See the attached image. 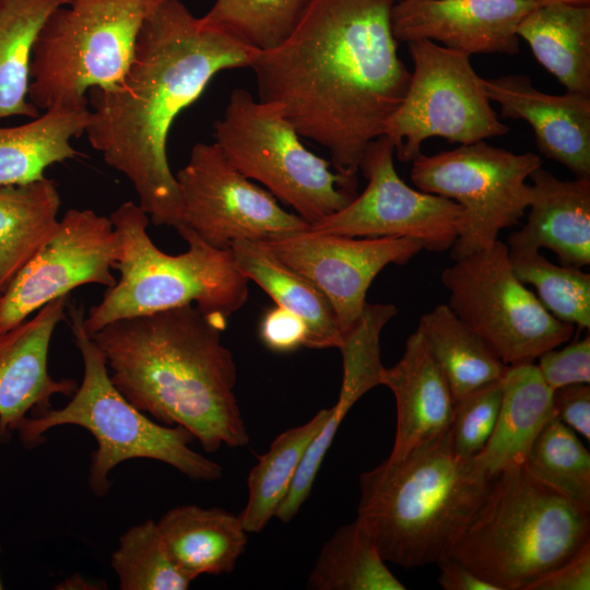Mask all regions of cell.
Here are the masks:
<instances>
[{"label": "cell", "mask_w": 590, "mask_h": 590, "mask_svg": "<svg viewBox=\"0 0 590 590\" xmlns=\"http://www.w3.org/2000/svg\"><path fill=\"white\" fill-rule=\"evenodd\" d=\"M70 295L56 298L32 317L0 333V441H8L28 417L50 410L56 394L72 396L73 379H55L48 355L56 327L67 318Z\"/></svg>", "instance_id": "18"}, {"label": "cell", "mask_w": 590, "mask_h": 590, "mask_svg": "<svg viewBox=\"0 0 590 590\" xmlns=\"http://www.w3.org/2000/svg\"><path fill=\"white\" fill-rule=\"evenodd\" d=\"M312 590H404L386 566L373 539L355 521L340 527L323 544L308 576Z\"/></svg>", "instance_id": "32"}, {"label": "cell", "mask_w": 590, "mask_h": 590, "mask_svg": "<svg viewBox=\"0 0 590 590\" xmlns=\"http://www.w3.org/2000/svg\"><path fill=\"white\" fill-rule=\"evenodd\" d=\"M500 380L479 387L453 401L449 437L458 456L473 458L489 440L502 402Z\"/></svg>", "instance_id": "37"}, {"label": "cell", "mask_w": 590, "mask_h": 590, "mask_svg": "<svg viewBox=\"0 0 590 590\" xmlns=\"http://www.w3.org/2000/svg\"><path fill=\"white\" fill-rule=\"evenodd\" d=\"M485 94L504 118L527 121L540 152L577 178L590 177V95L544 93L527 75L484 79Z\"/></svg>", "instance_id": "19"}, {"label": "cell", "mask_w": 590, "mask_h": 590, "mask_svg": "<svg viewBox=\"0 0 590 590\" xmlns=\"http://www.w3.org/2000/svg\"><path fill=\"white\" fill-rule=\"evenodd\" d=\"M220 322L193 305L116 320L92 335L116 388L164 425L189 430L206 452L244 447L237 368Z\"/></svg>", "instance_id": "3"}, {"label": "cell", "mask_w": 590, "mask_h": 590, "mask_svg": "<svg viewBox=\"0 0 590 590\" xmlns=\"http://www.w3.org/2000/svg\"><path fill=\"white\" fill-rule=\"evenodd\" d=\"M109 219L120 238L116 269L120 278L84 317L93 335L119 319L193 305L226 327V320L244 306L248 279L241 274L231 248H216L190 227L176 228L188 249L168 255L148 234L149 216L138 203H121Z\"/></svg>", "instance_id": "6"}, {"label": "cell", "mask_w": 590, "mask_h": 590, "mask_svg": "<svg viewBox=\"0 0 590 590\" xmlns=\"http://www.w3.org/2000/svg\"><path fill=\"white\" fill-rule=\"evenodd\" d=\"M538 4L529 0H401L391 9L397 42L427 39L473 54L519 51L517 26Z\"/></svg>", "instance_id": "17"}, {"label": "cell", "mask_w": 590, "mask_h": 590, "mask_svg": "<svg viewBox=\"0 0 590 590\" xmlns=\"http://www.w3.org/2000/svg\"><path fill=\"white\" fill-rule=\"evenodd\" d=\"M538 5L551 3L590 4V0H529Z\"/></svg>", "instance_id": "44"}, {"label": "cell", "mask_w": 590, "mask_h": 590, "mask_svg": "<svg viewBox=\"0 0 590 590\" xmlns=\"http://www.w3.org/2000/svg\"><path fill=\"white\" fill-rule=\"evenodd\" d=\"M590 543V509L530 475L497 474L449 556L498 590H531Z\"/></svg>", "instance_id": "5"}, {"label": "cell", "mask_w": 590, "mask_h": 590, "mask_svg": "<svg viewBox=\"0 0 590 590\" xmlns=\"http://www.w3.org/2000/svg\"><path fill=\"white\" fill-rule=\"evenodd\" d=\"M60 196L44 177L0 186V295L58 226Z\"/></svg>", "instance_id": "28"}, {"label": "cell", "mask_w": 590, "mask_h": 590, "mask_svg": "<svg viewBox=\"0 0 590 590\" xmlns=\"http://www.w3.org/2000/svg\"><path fill=\"white\" fill-rule=\"evenodd\" d=\"M184 224L216 248L236 240L269 241L310 228L267 189L245 177L213 143H196L176 175Z\"/></svg>", "instance_id": "13"}, {"label": "cell", "mask_w": 590, "mask_h": 590, "mask_svg": "<svg viewBox=\"0 0 590 590\" xmlns=\"http://www.w3.org/2000/svg\"><path fill=\"white\" fill-rule=\"evenodd\" d=\"M502 402L494 432L474 458L492 476L522 465L541 430L555 416L554 390L534 363L511 365L502 378Z\"/></svg>", "instance_id": "23"}, {"label": "cell", "mask_w": 590, "mask_h": 590, "mask_svg": "<svg viewBox=\"0 0 590 590\" xmlns=\"http://www.w3.org/2000/svg\"><path fill=\"white\" fill-rule=\"evenodd\" d=\"M494 479L474 457L455 452L448 430L363 472L356 520L386 562L404 568L437 564L449 556Z\"/></svg>", "instance_id": "4"}, {"label": "cell", "mask_w": 590, "mask_h": 590, "mask_svg": "<svg viewBox=\"0 0 590 590\" xmlns=\"http://www.w3.org/2000/svg\"><path fill=\"white\" fill-rule=\"evenodd\" d=\"M340 351L343 357V378L339 399L329 409L324 424L307 448L293 483L275 514L284 523L295 518L309 497L326 453L347 412L363 394L380 385L384 366L377 340L368 335H354L345 341Z\"/></svg>", "instance_id": "27"}, {"label": "cell", "mask_w": 590, "mask_h": 590, "mask_svg": "<svg viewBox=\"0 0 590 590\" xmlns=\"http://www.w3.org/2000/svg\"><path fill=\"white\" fill-rule=\"evenodd\" d=\"M110 564L121 590H186L191 583L174 564L157 522L151 519L120 536Z\"/></svg>", "instance_id": "36"}, {"label": "cell", "mask_w": 590, "mask_h": 590, "mask_svg": "<svg viewBox=\"0 0 590 590\" xmlns=\"http://www.w3.org/2000/svg\"><path fill=\"white\" fill-rule=\"evenodd\" d=\"M258 51L202 25L180 0H168L142 26L122 80L108 90H90L87 139L129 179L155 226L184 224L166 149L175 119L219 72L249 68Z\"/></svg>", "instance_id": "2"}, {"label": "cell", "mask_w": 590, "mask_h": 590, "mask_svg": "<svg viewBox=\"0 0 590 590\" xmlns=\"http://www.w3.org/2000/svg\"><path fill=\"white\" fill-rule=\"evenodd\" d=\"M0 554H1V546H0ZM3 588V583H2V580H1V576H0V589Z\"/></svg>", "instance_id": "45"}, {"label": "cell", "mask_w": 590, "mask_h": 590, "mask_svg": "<svg viewBox=\"0 0 590 590\" xmlns=\"http://www.w3.org/2000/svg\"><path fill=\"white\" fill-rule=\"evenodd\" d=\"M417 329L444 373L453 401L504 377L508 366L447 304L422 315Z\"/></svg>", "instance_id": "29"}, {"label": "cell", "mask_w": 590, "mask_h": 590, "mask_svg": "<svg viewBox=\"0 0 590 590\" xmlns=\"http://www.w3.org/2000/svg\"><path fill=\"white\" fill-rule=\"evenodd\" d=\"M331 303L345 334L363 312L366 294L388 264H404L424 250L408 237H349L314 231L261 241Z\"/></svg>", "instance_id": "16"}, {"label": "cell", "mask_w": 590, "mask_h": 590, "mask_svg": "<svg viewBox=\"0 0 590 590\" xmlns=\"http://www.w3.org/2000/svg\"><path fill=\"white\" fill-rule=\"evenodd\" d=\"M259 335L269 350L288 353L305 346L307 328L297 315L275 306L263 315Z\"/></svg>", "instance_id": "39"}, {"label": "cell", "mask_w": 590, "mask_h": 590, "mask_svg": "<svg viewBox=\"0 0 590 590\" xmlns=\"http://www.w3.org/2000/svg\"><path fill=\"white\" fill-rule=\"evenodd\" d=\"M515 275L536 290L546 310L579 329L590 328V274L571 266L555 264L539 250L510 251Z\"/></svg>", "instance_id": "35"}, {"label": "cell", "mask_w": 590, "mask_h": 590, "mask_svg": "<svg viewBox=\"0 0 590 590\" xmlns=\"http://www.w3.org/2000/svg\"><path fill=\"white\" fill-rule=\"evenodd\" d=\"M329 409L319 410L308 422L292 427L274 438L269 450L250 470L248 499L240 512L247 533H259L275 517L311 440L321 429Z\"/></svg>", "instance_id": "31"}, {"label": "cell", "mask_w": 590, "mask_h": 590, "mask_svg": "<svg viewBox=\"0 0 590 590\" xmlns=\"http://www.w3.org/2000/svg\"><path fill=\"white\" fill-rule=\"evenodd\" d=\"M517 35L566 91L590 95V4L536 5Z\"/></svg>", "instance_id": "25"}, {"label": "cell", "mask_w": 590, "mask_h": 590, "mask_svg": "<svg viewBox=\"0 0 590 590\" xmlns=\"http://www.w3.org/2000/svg\"><path fill=\"white\" fill-rule=\"evenodd\" d=\"M213 139L245 177L262 184L309 225L354 198L356 177L332 172L331 162L306 149L280 105L256 99L245 88L232 91Z\"/></svg>", "instance_id": "9"}, {"label": "cell", "mask_w": 590, "mask_h": 590, "mask_svg": "<svg viewBox=\"0 0 590 590\" xmlns=\"http://www.w3.org/2000/svg\"><path fill=\"white\" fill-rule=\"evenodd\" d=\"M532 180L526 224L506 243L510 251L552 250L560 264L590 263V177L562 180L541 167Z\"/></svg>", "instance_id": "21"}, {"label": "cell", "mask_w": 590, "mask_h": 590, "mask_svg": "<svg viewBox=\"0 0 590 590\" xmlns=\"http://www.w3.org/2000/svg\"><path fill=\"white\" fill-rule=\"evenodd\" d=\"M536 365L543 380L553 389L590 384L589 334L562 350L552 349L539 356Z\"/></svg>", "instance_id": "38"}, {"label": "cell", "mask_w": 590, "mask_h": 590, "mask_svg": "<svg viewBox=\"0 0 590 590\" xmlns=\"http://www.w3.org/2000/svg\"><path fill=\"white\" fill-rule=\"evenodd\" d=\"M99 585H94L93 582L86 581L83 577L80 576H71L68 579H66L63 582L59 583L56 589H97L96 587Z\"/></svg>", "instance_id": "43"}, {"label": "cell", "mask_w": 590, "mask_h": 590, "mask_svg": "<svg viewBox=\"0 0 590 590\" xmlns=\"http://www.w3.org/2000/svg\"><path fill=\"white\" fill-rule=\"evenodd\" d=\"M539 167L534 153L517 154L479 141L420 154L410 178L418 190L462 206L464 226L449 249L458 260L489 247L503 229L519 224L531 198L527 179Z\"/></svg>", "instance_id": "12"}, {"label": "cell", "mask_w": 590, "mask_h": 590, "mask_svg": "<svg viewBox=\"0 0 590 590\" xmlns=\"http://www.w3.org/2000/svg\"><path fill=\"white\" fill-rule=\"evenodd\" d=\"M157 526L174 564L191 581L234 570L248 541L239 516L219 507L177 506Z\"/></svg>", "instance_id": "22"}, {"label": "cell", "mask_w": 590, "mask_h": 590, "mask_svg": "<svg viewBox=\"0 0 590 590\" xmlns=\"http://www.w3.org/2000/svg\"><path fill=\"white\" fill-rule=\"evenodd\" d=\"M590 543L577 554L539 579L531 590H589Z\"/></svg>", "instance_id": "41"}, {"label": "cell", "mask_w": 590, "mask_h": 590, "mask_svg": "<svg viewBox=\"0 0 590 590\" xmlns=\"http://www.w3.org/2000/svg\"><path fill=\"white\" fill-rule=\"evenodd\" d=\"M555 416L574 432L590 439V386L577 384L554 390Z\"/></svg>", "instance_id": "40"}, {"label": "cell", "mask_w": 590, "mask_h": 590, "mask_svg": "<svg viewBox=\"0 0 590 590\" xmlns=\"http://www.w3.org/2000/svg\"><path fill=\"white\" fill-rule=\"evenodd\" d=\"M393 154L387 135L371 141L359 164L367 179L364 191L309 229L349 237H408L432 252L449 250L464 226L462 206L408 186L396 170Z\"/></svg>", "instance_id": "14"}, {"label": "cell", "mask_w": 590, "mask_h": 590, "mask_svg": "<svg viewBox=\"0 0 590 590\" xmlns=\"http://www.w3.org/2000/svg\"><path fill=\"white\" fill-rule=\"evenodd\" d=\"M437 565L440 569L438 583L445 590H498L451 556Z\"/></svg>", "instance_id": "42"}, {"label": "cell", "mask_w": 590, "mask_h": 590, "mask_svg": "<svg viewBox=\"0 0 590 590\" xmlns=\"http://www.w3.org/2000/svg\"><path fill=\"white\" fill-rule=\"evenodd\" d=\"M70 0H0V120L40 115L30 101L31 62L48 16Z\"/></svg>", "instance_id": "30"}, {"label": "cell", "mask_w": 590, "mask_h": 590, "mask_svg": "<svg viewBox=\"0 0 590 590\" xmlns=\"http://www.w3.org/2000/svg\"><path fill=\"white\" fill-rule=\"evenodd\" d=\"M523 468L534 479L590 509V453L556 417L532 442Z\"/></svg>", "instance_id": "34"}, {"label": "cell", "mask_w": 590, "mask_h": 590, "mask_svg": "<svg viewBox=\"0 0 590 590\" xmlns=\"http://www.w3.org/2000/svg\"><path fill=\"white\" fill-rule=\"evenodd\" d=\"M90 118L88 108L55 106L28 122L0 127V186L39 180L50 165L79 155L71 140L85 133Z\"/></svg>", "instance_id": "26"}, {"label": "cell", "mask_w": 590, "mask_h": 590, "mask_svg": "<svg viewBox=\"0 0 590 590\" xmlns=\"http://www.w3.org/2000/svg\"><path fill=\"white\" fill-rule=\"evenodd\" d=\"M168 0H70L43 25L33 47L28 97L38 110L87 108L92 88L126 74L145 21Z\"/></svg>", "instance_id": "8"}, {"label": "cell", "mask_w": 590, "mask_h": 590, "mask_svg": "<svg viewBox=\"0 0 590 590\" xmlns=\"http://www.w3.org/2000/svg\"><path fill=\"white\" fill-rule=\"evenodd\" d=\"M380 385L392 391L397 404V429L389 459H401L449 430L453 397L418 329L408 338L399 362L384 367Z\"/></svg>", "instance_id": "20"}, {"label": "cell", "mask_w": 590, "mask_h": 590, "mask_svg": "<svg viewBox=\"0 0 590 590\" xmlns=\"http://www.w3.org/2000/svg\"><path fill=\"white\" fill-rule=\"evenodd\" d=\"M394 0H310L292 34L249 68L258 99L280 105L300 138L356 177L367 145L408 90L411 73L391 28Z\"/></svg>", "instance_id": "1"}, {"label": "cell", "mask_w": 590, "mask_h": 590, "mask_svg": "<svg viewBox=\"0 0 590 590\" xmlns=\"http://www.w3.org/2000/svg\"><path fill=\"white\" fill-rule=\"evenodd\" d=\"M448 307L507 366L533 363L569 341L575 326L558 320L515 275L509 249L497 239L444 269Z\"/></svg>", "instance_id": "10"}, {"label": "cell", "mask_w": 590, "mask_h": 590, "mask_svg": "<svg viewBox=\"0 0 590 590\" xmlns=\"http://www.w3.org/2000/svg\"><path fill=\"white\" fill-rule=\"evenodd\" d=\"M406 44L414 70L384 131L401 162H413L429 138L462 145L509 131L493 110L470 55L427 39Z\"/></svg>", "instance_id": "11"}, {"label": "cell", "mask_w": 590, "mask_h": 590, "mask_svg": "<svg viewBox=\"0 0 590 590\" xmlns=\"http://www.w3.org/2000/svg\"><path fill=\"white\" fill-rule=\"evenodd\" d=\"M120 251V238L109 217L90 209L68 210L0 295V333L79 286H114L117 280L111 269Z\"/></svg>", "instance_id": "15"}, {"label": "cell", "mask_w": 590, "mask_h": 590, "mask_svg": "<svg viewBox=\"0 0 590 590\" xmlns=\"http://www.w3.org/2000/svg\"><path fill=\"white\" fill-rule=\"evenodd\" d=\"M67 314L83 362L82 381L63 408L28 416L20 425L22 444L34 448L45 440L47 430L61 425L88 430L97 448L91 455L87 481L97 497L109 492L113 469L130 459L161 461L196 481L219 480L221 465L190 448L194 437L189 430L151 420L116 388L103 353L84 327L83 306L69 303Z\"/></svg>", "instance_id": "7"}, {"label": "cell", "mask_w": 590, "mask_h": 590, "mask_svg": "<svg viewBox=\"0 0 590 590\" xmlns=\"http://www.w3.org/2000/svg\"><path fill=\"white\" fill-rule=\"evenodd\" d=\"M310 0H214L199 21L259 51L281 45Z\"/></svg>", "instance_id": "33"}, {"label": "cell", "mask_w": 590, "mask_h": 590, "mask_svg": "<svg viewBox=\"0 0 590 590\" xmlns=\"http://www.w3.org/2000/svg\"><path fill=\"white\" fill-rule=\"evenodd\" d=\"M238 270L276 304L305 322L308 349H340L344 334L329 299L306 278L284 264L261 241L231 245Z\"/></svg>", "instance_id": "24"}]
</instances>
